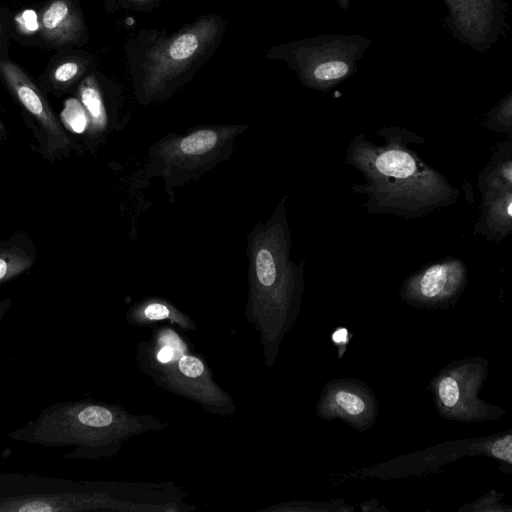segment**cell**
Returning a JSON list of instances; mask_svg holds the SVG:
<instances>
[{
  "label": "cell",
  "mask_w": 512,
  "mask_h": 512,
  "mask_svg": "<svg viewBox=\"0 0 512 512\" xmlns=\"http://www.w3.org/2000/svg\"><path fill=\"white\" fill-rule=\"evenodd\" d=\"M482 195V213L475 232L489 240L500 241L512 230V189L488 191Z\"/></svg>",
  "instance_id": "obj_11"
},
{
  "label": "cell",
  "mask_w": 512,
  "mask_h": 512,
  "mask_svg": "<svg viewBox=\"0 0 512 512\" xmlns=\"http://www.w3.org/2000/svg\"><path fill=\"white\" fill-rule=\"evenodd\" d=\"M67 125L73 131L81 133L89 128V118L84 107L78 102L72 100L63 112Z\"/></svg>",
  "instance_id": "obj_17"
},
{
  "label": "cell",
  "mask_w": 512,
  "mask_h": 512,
  "mask_svg": "<svg viewBox=\"0 0 512 512\" xmlns=\"http://www.w3.org/2000/svg\"><path fill=\"white\" fill-rule=\"evenodd\" d=\"M178 368L187 377L196 378L204 372V364L194 356L184 355L179 359Z\"/></svg>",
  "instance_id": "obj_21"
},
{
  "label": "cell",
  "mask_w": 512,
  "mask_h": 512,
  "mask_svg": "<svg viewBox=\"0 0 512 512\" xmlns=\"http://www.w3.org/2000/svg\"><path fill=\"white\" fill-rule=\"evenodd\" d=\"M286 199H281L266 223L258 222L247 236L250 303L260 319L286 306L302 275V268L290 258Z\"/></svg>",
  "instance_id": "obj_4"
},
{
  "label": "cell",
  "mask_w": 512,
  "mask_h": 512,
  "mask_svg": "<svg viewBox=\"0 0 512 512\" xmlns=\"http://www.w3.org/2000/svg\"><path fill=\"white\" fill-rule=\"evenodd\" d=\"M12 304V298L6 297L0 300V323Z\"/></svg>",
  "instance_id": "obj_25"
},
{
  "label": "cell",
  "mask_w": 512,
  "mask_h": 512,
  "mask_svg": "<svg viewBox=\"0 0 512 512\" xmlns=\"http://www.w3.org/2000/svg\"><path fill=\"white\" fill-rule=\"evenodd\" d=\"M492 453L495 457L511 462L512 456V437L508 435L498 441L492 446Z\"/></svg>",
  "instance_id": "obj_23"
},
{
  "label": "cell",
  "mask_w": 512,
  "mask_h": 512,
  "mask_svg": "<svg viewBox=\"0 0 512 512\" xmlns=\"http://www.w3.org/2000/svg\"><path fill=\"white\" fill-rule=\"evenodd\" d=\"M247 126L200 125L178 134L171 132L148 149L147 162L141 182L152 178L164 182V192L170 203L175 200V189L197 181L218 164L227 161L236 139Z\"/></svg>",
  "instance_id": "obj_3"
},
{
  "label": "cell",
  "mask_w": 512,
  "mask_h": 512,
  "mask_svg": "<svg viewBox=\"0 0 512 512\" xmlns=\"http://www.w3.org/2000/svg\"><path fill=\"white\" fill-rule=\"evenodd\" d=\"M370 44L360 35H324L289 45L287 60L306 87L327 91L355 73Z\"/></svg>",
  "instance_id": "obj_5"
},
{
  "label": "cell",
  "mask_w": 512,
  "mask_h": 512,
  "mask_svg": "<svg viewBox=\"0 0 512 512\" xmlns=\"http://www.w3.org/2000/svg\"><path fill=\"white\" fill-rule=\"evenodd\" d=\"M42 36L54 44L76 41L82 32L81 19L69 0H53L39 19Z\"/></svg>",
  "instance_id": "obj_12"
},
{
  "label": "cell",
  "mask_w": 512,
  "mask_h": 512,
  "mask_svg": "<svg viewBox=\"0 0 512 512\" xmlns=\"http://www.w3.org/2000/svg\"><path fill=\"white\" fill-rule=\"evenodd\" d=\"M109 505V499L98 493H34L0 498V512H78Z\"/></svg>",
  "instance_id": "obj_9"
},
{
  "label": "cell",
  "mask_w": 512,
  "mask_h": 512,
  "mask_svg": "<svg viewBox=\"0 0 512 512\" xmlns=\"http://www.w3.org/2000/svg\"><path fill=\"white\" fill-rule=\"evenodd\" d=\"M512 145L511 140L502 142L490 162L479 175L481 193L512 189Z\"/></svg>",
  "instance_id": "obj_13"
},
{
  "label": "cell",
  "mask_w": 512,
  "mask_h": 512,
  "mask_svg": "<svg viewBox=\"0 0 512 512\" xmlns=\"http://www.w3.org/2000/svg\"><path fill=\"white\" fill-rule=\"evenodd\" d=\"M142 313L148 320H163L171 318L174 314L168 305L160 301L146 303Z\"/></svg>",
  "instance_id": "obj_22"
},
{
  "label": "cell",
  "mask_w": 512,
  "mask_h": 512,
  "mask_svg": "<svg viewBox=\"0 0 512 512\" xmlns=\"http://www.w3.org/2000/svg\"><path fill=\"white\" fill-rule=\"evenodd\" d=\"M0 75L23 108L37 121L51 145L65 148L69 138L38 87L15 63L0 60Z\"/></svg>",
  "instance_id": "obj_8"
},
{
  "label": "cell",
  "mask_w": 512,
  "mask_h": 512,
  "mask_svg": "<svg viewBox=\"0 0 512 512\" xmlns=\"http://www.w3.org/2000/svg\"><path fill=\"white\" fill-rule=\"evenodd\" d=\"M129 1L141 2V1H146V0H129Z\"/></svg>",
  "instance_id": "obj_29"
},
{
  "label": "cell",
  "mask_w": 512,
  "mask_h": 512,
  "mask_svg": "<svg viewBox=\"0 0 512 512\" xmlns=\"http://www.w3.org/2000/svg\"><path fill=\"white\" fill-rule=\"evenodd\" d=\"M345 337H346V331L345 330H339V331H337L334 334V340L338 341V342L343 341L345 339Z\"/></svg>",
  "instance_id": "obj_26"
},
{
  "label": "cell",
  "mask_w": 512,
  "mask_h": 512,
  "mask_svg": "<svg viewBox=\"0 0 512 512\" xmlns=\"http://www.w3.org/2000/svg\"><path fill=\"white\" fill-rule=\"evenodd\" d=\"M447 26L453 35L473 49L483 52L504 36V0H444Z\"/></svg>",
  "instance_id": "obj_7"
},
{
  "label": "cell",
  "mask_w": 512,
  "mask_h": 512,
  "mask_svg": "<svg viewBox=\"0 0 512 512\" xmlns=\"http://www.w3.org/2000/svg\"><path fill=\"white\" fill-rule=\"evenodd\" d=\"M485 126L497 133L511 134L512 94L503 98L487 115Z\"/></svg>",
  "instance_id": "obj_16"
},
{
  "label": "cell",
  "mask_w": 512,
  "mask_h": 512,
  "mask_svg": "<svg viewBox=\"0 0 512 512\" xmlns=\"http://www.w3.org/2000/svg\"><path fill=\"white\" fill-rule=\"evenodd\" d=\"M174 357V348L171 346H164L161 348L157 354V359L161 363H167L172 360Z\"/></svg>",
  "instance_id": "obj_24"
},
{
  "label": "cell",
  "mask_w": 512,
  "mask_h": 512,
  "mask_svg": "<svg viewBox=\"0 0 512 512\" xmlns=\"http://www.w3.org/2000/svg\"><path fill=\"white\" fill-rule=\"evenodd\" d=\"M34 256L23 245L5 244L0 247V286L30 269Z\"/></svg>",
  "instance_id": "obj_15"
},
{
  "label": "cell",
  "mask_w": 512,
  "mask_h": 512,
  "mask_svg": "<svg viewBox=\"0 0 512 512\" xmlns=\"http://www.w3.org/2000/svg\"><path fill=\"white\" fill-rule=\"evenodd\" d=\"M3 130H4V127H3L2 122L0 120V132L3 131Z\"/></svg>",
  "instance_id": "obj_28"
},
{
  "label": "cell",
  "mask_w": 512,
  "mask_h": 512,
  "mask_svg": "<svg viewBox=\"0 0 512 512\" xmlns=\"http://www.w3.org/2000/svg\"><path fill=\"white\" fill-rule=\"evenodd\" d=\"M0 32H1V25H0Z\"/></svg>",
  "instance_id": "obj_30"
},
{
  "label": "cell",
  "mask_w": 512,
  "mask_h": 512,
  "mask_svg": "<svg viewBox=\"0 0 512 512\" xmlns=\"http://www.w3.org/2000/svg\"><path fill=\"white\" fill-rule=\"evenodd\" d=\"M122 410L89 399L53 403L23 427L9 432L15 441L45 447H71L64 459H93L110 454L133 430Z\"/></svg>",
  "instance_id": "obj_2"
},
{
  "label": "cell",
  "mask_w": 512,
  "mask_h": 512,
  "mask_svg": "<svg viewBox=\"0 0 512 512\" xmlns=\"http://www.w3.org/2000/svg\"><path fill=\"white\" fill-rule=\"evenodd\" d=\"M218 29L216 19L208 17L153 47L144 65L143 99L149 102L158 98L210 46Z\"/></svg>",
  "instance_id": "obj_6"
},
{
  "label": "cell",
  "mask_w": 512,
  "mask_h": 512,
  "mask_svg": "<svg viewBox=\"0 0 512 512\" xmlns=\"http://www.w3.org/2000/svg\"><path fill=\"white\" fill-rule=\"evenodd\" d=\"M439 395L445 406L453 407L456 405L459 399V388L453 377L447 376L440 381Z\"/></svg>",
  "instance_id": "obj_20"
},
{
  "label": "cell",
  "mask_w": 512,
  "mask_h": 512,
  "mask_svg": "<svg viewBox=\"0 0 512 512\" xmlns=\"http://www.w3.org/2000/svg\"><path fill=\"white\" fill-rule=\"evenodd\" d=\"M336 403L350 415H358L365 409L363 400L357 395L347 392L339 391L335 395Z\"/></svg>",
  "instance_id": "obj_19"
},
{
  "label": "cell",
  "mask_w": 512,
  "mask_h": 512,
  "mask_svg": "<svg viewBox=\"0 0 512 512\" xmlns=\"http://www.w3.org/2000/svg\"><path fill=\"white\" fill-rule=\"evenodd\" d=\"M81 73V65L76 61H65L58 65L53 73V81L61 86L71 83Z\"/></svg>",
  "instance_id": "obj_18"
},
{
  "label": "cell",
  "mask_w": 512,
  "mask_h": 512,
  "mask_svg": "<svg viewBox=\"0 0 512 512\" xmlns=\"http://www.w3.org/2000/svg\"><path fill=\"white\" fill-rule=\"evenodd\" d=\"M377 135L386 139L384 145L358 135L346 155V162L366 180L353 190L368 195L369 212L415 218L455 202L458 190L407 147L409 142H424L422 138L398 127L382 129Z\"/></svg>",
  "instance_id": "obj_1"
},
{
  "label": "cell",
  "mask_w": 512,
  "mask_h": 512,
  "mask_svg": "<svg viewBox=\"0 0 512 512\" xmlns=\"http://www.w3.org/2000/svg\"><path fill=\"white\" fill-rule=\"evenodd\" d=\"M80 101L89 118V132L96 136L108 125L106 108L94 77L86 78L79 90Z\"/></svg>",
  "instance_id": "obj_14"
},
{
  "label": "cell",
  "mask_w": 512,
  "mask_h": 512,
  "mask_svg": "<svg viewBox=\"0 0 512 512\" xmlns=\"http://www.w3.org/2000/svg\"><path fill=\"white\" fill-rule=\"evenodd\" d=\"M337 2L343 9L346 10L348 8L349 0H337Z\"/></svg>",
  "instance_id": "obj_27"
},
{
  "label": "cell",
  "mask_w": 512,
  "mask_h": 512,
  "mask_svg": "<svg viewBox=\"0 0 512 512\" xmlns=\"http://www.w3.org/2000/svg\"><path fill=\"white\" fill-rule=\"evenodd\" d=\"M466 277L465 263L448 257L420 270L413 278L414 289L426 299H435L455 291Z\"/></svg>",
  "instance_id": "obj_10"
}]
</instances>
